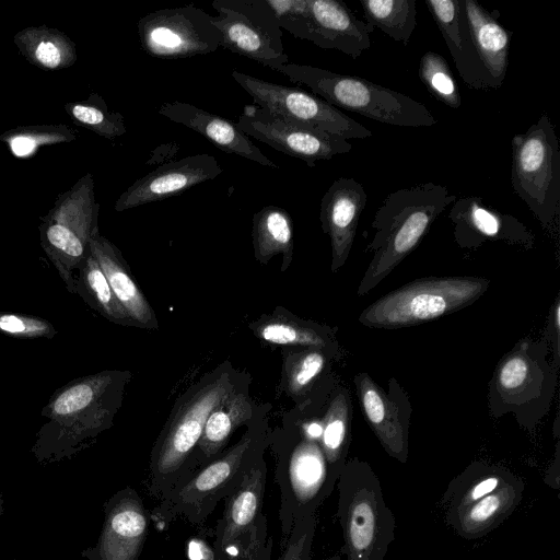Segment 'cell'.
Returning <instances> with one entry per match:
<instances>
[{"instance_id":"obj_29","label":"cell","mask_w":560,"mask_h":560,"mask_svg":"<svg viewBox=\"0 0 560 560\" xmlns=\"http://www.w3.org/2000/svg\"><path fill=\"white\" fill-rule=\"evenodd\" d=\"M98 213L94 178L91 173H86L69 190L57 197L52 208L40 220L68 228L89 245L92 236L100 232Z\"/></svg>"},{"instance_id":"obj_39","label":"cell","mask_w":560,"mask_h":560,"mask_svg":"<svg viewBox=\"0 0 560 560\" xmlns=\"http://www.w3.org/2000/svg\"><path fill=\"white\" fill-rule=\"evenodd\" d=\"M419 78L427 90L451 108L462 105L458 85L447 61L438 52L427 51L420 58Z\"/></svg>"},{"instance_id":"obj_22","label":"cell","mask_w":560,"mask_h":560,"mask_svg":"<svg viewBox=\"0 0 560 560\" xmlns=\"http://www.w3.org/2000/svg\"><path fill=\"white\" fill-rule=\"evenodd\" d=\"M450 50L456 70L469 89L490 90L467 25L460 0L424 1Z\"/></svg>"},{"instance_id":"obj_40","label":"cell","mask_w":560,"mask_h":560,"mask_svg":"<svg viewBox=\"0 0 560 560\" xmlns=\"http://www.w3.org/2000/svg\"><path fill=\"white\" fill-rule=\"evenodd\" d=\"M0 332L18 339H51L58 334V330L43 317L0 312Z\"/></svg>"},{"instance_id":"obj_38","label":"cell","mask_w":560,"mask_h":560,"mask_svg":"<svg viewBox=\"0 0 560 560\" xmlns=\"http://www.w3.org/2000/svg\"><path fill=\"white\" fill-rule=\"evenodd\" d=\"M77 132L66 125L20 126L0 135L11 153L19 159L32 158L40 147L72 142Z\"/></svg>"},{"instance_id":"obj_30","label":"cell","mask_w":560,"mask_h":560,"mask_svg":"<svg viewBox=\"0 0 560 560\" xmlns=\"http://www.w3.org/2000/svg\"><path fill=\"white\" fill-rule=\"evenodd\" d=\"M13 42L30 63L44 70L66 69L78 59L74 42L47 25L27 26L14 35Z\"/></svg>"},{"instance_id":"obj_44","label":"cell","mask_w":560,"mask_h":560,"mask_svg":"<svg viewBox=\"0 0 560 560\" xmlns=\"http://www.w3.org/2000/svg\"><path fill=\"white\" fill-rule=\"evenodd\" d=\"M187 557L190 560H215L213 548L198 537L187 541Z\"/></svg>"},{"instance_id":"obj_35","label":"cell","mask_w":560,"mask_h":560,"mask_svg":"<svg viewBox=\"0 0 560 560\" xmlns=\"http://www.w3.org/2000/svg\"><path fill=\"white\" fill-rule=\"evenodd\" d=\"M365 22L407 46L417 25L416 0H360Z\"/></svg>"},{"instance_id":"obj_46","label":"cell","mask_w":560,"mask_h":560,"mask_svg":"<svg viewBox=\"0 0 560 560\" xmlns=\"http://www.w3.org/2000/svg\"><path fill=\"white\" fill-rule=\"evenodd\" d=\"M327 560H341V559H340L339 555H335V556L328 558Z\"/></svg>"},{"instance_id":"obj_4","label":"cell","mask_w":560,"mask_h":560,"mask_svg":"<svg viewBox=\"0 0 560 560\" xmlns=\"http://www.w3.org/2000/svg\"><path fill=\"white\" fill-rule=\"evenodd\" d=\"M545 338L520 339L497 363L488 387V409L493 418L512 413L517 424L534 433L550 410L558 369L549 361Z\"/></svg>"},{"instance_id":"obj_26","label":"cell","mask_w":560,"mask_h":560,"mask_svg":"<svg viewBox=\"0 0 560 560\" xmlns=\"http://www.w3.org/2000/svg\"><path fill=\"white\" fill-rule=\"evenodd\" d=\"M252 415L253 405L247 390L234 385L206 420L196 451L195 470L220 455L231 435L248 422Z\"/></svg>"},{"instance_id":"obj_5","label":"cell","mask_w":560,"mask_h":560,"mask_svg":"<svg viewBox=\"0 0 560 560\" xmlns=\"http://www.w3.org/2000/svg\"><path fill=\"white\" fill-rule=\"evenodd\" d=\"M289 80L307 88L336 108L398 127H430L438 122L424 104L366 79L307 65L288 62L277 67Z\"/></svg>"},{"instance_id":"obj_33","label":"cell","mask_w":560,"mask_h":560,"mask_svg":"<svg viewBox=\"0 0 560 560\" xmlns=\"http://www.w3.org/2000/svg\"><path fill=\"white\" fill-rule=\"evenodd\" d=\"M40 246L62 279L67 290L75 293L78 270L90 253L71 230L57 223L40 220Z\"/></svg>"},{"instance_id":"obj_8","label":"cell","mask_w":560,"mask_h":560,"mask_svg":"<svg viewBox=\"0 0 560 560\" xmlns=\"http://www.w3.org/2000/svg\"><path fill=\"white\" fill-rule=\"evenodd\" d=\"M490 285L475 276L424 277L381 296L358 317L375 329H399L421 325L474 304Z\"/></svg>"},{"instance_id":"obj_45","label":"cell","mask_w":560,"mask_h":560,"mask_svg":"<svg viewBox=\"0 0 560 560\" xmlns=\"http://www.w3.org/2000/svg\"><path fill=\"white\" fill-rule=\"evenodd\" d=\"M4 512V508H3V495H2V492L0 490V516L3 514Z\"/></svg>"},{"instance_id":"obj_43","label":"cell","mask_w":560,"mask_h":560,"mask_svg":"<svg viewBox=\"0 0 560 560\" xmlns=\"http://www.w3.org/2000/svg\"><path fill=\"white\" fill-rule=\"evenodd\" d=\"M549 348L551 347L553 350V364L559 370L560 365V301L559 296L556 298V301L550 308V314L548 318L547 331L544 337Z\"/></svg>"},{"instance_id":"obj_31","label":"cell","mask_w":560,"mask_h":560,"mask_svg":"<svg viewBox=\"0 0 560 560\" xmlns=\"http://www.w3.org/2000/svg\"><path fill=\"white\" fill-rule=\"evenodd\" d=\"M253 246L255 258L266 265L281 254V271L293 259V224L289 212L278 206H266L253 217Z\"/></svg>"},{"instance_id":"obj_9","label":"cell","mask_w":560,"mask_h":560,"mask_svg":"<svg viewBox=\"0 0 560 560\" xmlns=\"http://www.w3.org/2000/svg\"><path fill=\"white\" fill-rule=\"evenodd\" d=\"M511 184L542 229L553 234L560 212V145L555 126L542 113L512 139Z\"/></svg>"},{"instance_id":"obj_47","label":"cell","mask_w":560,"mask_h":560,"mask_svg":"<svg viewBox=\"0 0 560 560\" xmlns=\"http://www.w3.org/2000/svg\"><path fill=\"white\" fill-rule=\"evenodd\" d=\"M13 560H18V559H13Z\"/></svg>"},{"instance_id":"obj_17","label":"cell","mask_w":560,"mask_h":560,"mask_svg":"<svg viewBox=\"0 0 560 560\" xmlns=\"http://www.w3.org/2000/svg\"><path fill=\"white\" fill-rule=\"evenodd\" d=\"M447 218L453 224L455 243L464 249H476L487 242H503L524 249L535 245V235L523 222L477 196L457 198Z\"/></svg>"},{"instance_id":"obj_11","label":"cell","mask_w":560,"mask_h":560,"mask_svg":"<svg viewBox=\"0 0 560 560\" xmlns=\"http://www.w3.org/2000/svg\"><path fill=\"white\" fill-rule=\"evenodd\" d=\"M222 47L276 70L289 62L282 31L266 0H214Z\"/></svg>"},{"instance_id":"obj_13","label":"cell","mask_w":560,"mask_h":560,"mask_svg":"<svg viewBox=\"0 0 560 560\" xmlns=\"http://www.w3.org/2000/svg\"><path fill=\"white\" fill-rule=\"evenodd\" d=\"M137 30L142 49L154 58L207 55L222 45L212 15L194 4L148 13L138 21Z\"/></svg>"},{"instance_id":"obj_24","label":"cell","mask_w":560,"mask_h":560,"mask_svg":"<svg viewBox=\"0 0 560 560\" xmlns=\"http://www.w3.org/2000/svg\"><path fill=\"white\" fill-rule=\"evenodd\" d=\"M252 329L257 338L272 345L319 349L338 362L343 358L336 328L301 319L287 310L261 316L252 325Z\"/></svg>"},{"instance_id":"obj_1","label":"cell","mask_w":560,"mask_h":560,"mask_svg":"<svg viewBox=\"0 0 560 560\" xmlns=\"http://www.w3.org/2000/svg\"><path fill=\"white\" fill-rule=\"evenodd\" d=\"M128 380V371L106 370L56 389L42 409L46 422L31 448L36 462L57 463L89 447L113 425Z\"/></svg>"},{"instance_id":"obj_12","label":"cell","mask_w":560,"mask_h":560,"mask_svg":"<svg viewBox=\"0 0 560 560\" xmlns=\"http://www.w3.org/2000/svg\"><path fill=\"white\" fill-rule=\"evenodd\" d=\"M232 78L252 96L254 105L270 114L347 141L372 136L371 130L313 93L268 82L237 70L232 71Z\"/></svg>"},{"instance_id":"obj_27","label":"cell","mask_w":560,"mask_h":560,"mask_svg":"<svg viewBox=\"0 0 560 560\" xmlns=\"http://www.w3.org/2000/svg\"><path fill=\"white\" fill-rule=\"evenodd\" d=\"M524 482L516 477L502 488L446 517L454 530L467 539L479 538L498 527L522 500Z\"/></svg>"},{"instance_id":"obj_28","label":"cell","mask_w":560,"mask_h":560,"mask_svg":"<svg viewBox=\"0 0 560 560\" xmlns=\"http://www.w3.org/2000/svg\"><path fill=\"white\" fill-rule=\"evenodd\" d=\"M352 416L350 392L346 386L337 384L330 392L322 419L323 430L319 440L327 464L329 483L332 488H335L347 462L351 442Z\"/></svg>"},{"instance_id":"obj_42","label":"cell","mask_w":560,"mask_h":560,"mask_svg":"<svg viewBox=\"0 0 560 560\" xmlns=\"http://www.w3.org/2000/svg\"><path fill=\"white\" fill-rule=\"evenodd\" d=\"M316 526V514L295 522L278 560H311Z\"/></svg>"},{"instance_id":"obj_15","label":"cell","mask_w":560,"mask_h":560,"mask_svg":"<svg viewBox=\"0 0 560 560\" xmlns=\"http://www.w3.org/2000/svg\"><path fill=\"white\" fill-rule=\"evenodd\" d=\"M353 383L365 422L384 451L405 464L409 455V430L412 418L410 398L396 377L386 389L366 372L353 376Z\"/></svg>"},{"instance_id":"obj_20","label":"cell","mask_w":560,"mask_h":560,"mask_svg":"<svg viewBox=\"0 0 560 560\" xmlns=\"http://www.w3.org/2000/svg\"><path fill=\"white\" fill-rule=\"evenodd\" d=\"M158 113L201 135L225 153L238 155L261 166L279 168L234 121L179 101L164 102Z\"/></svg>"},{"instance_id":"obj_18","label":"cell","mask_w":560,"mask_h":560,"mask_svg":"<svg viewBox=\"0 0 560 560\" xmlns=\"http://www.w3.org/2000/svg\"><path fill=\"white\" fill-rule=\"evenodd\" d=\"M215 156L196 154L171 161L132 183L116 200L117 212L180 195L222 174Z\"/></svg>"},{"instance_id":"obj_23","label":"cell","mask_w":560,"mask_h":560,"mask_svg":"<svg viewBox=\"0 0 560 560\" xmlns=\"http://www.w3.org/2000/svg\"><path fill=\"white\" fill-rule=\"evenodd\" d=\"M89 249L104 271L116 299L136 327L156 330L159 323L154 310L133 279L117 246L97 232L90 240Z\"/></svg>"},{"instance_id":"obj_16","label":"cell","mask_w":560,"mask_h":560,"mask_svg":"<svg viewBox=\"0 0 560 560\" xmlns=\"http://www.w3.org/2000/svg\"><path fill=\"white\" fill-rule=\"evenodd\" d=\"M104 523L93 547L80 555L86 560H139L144 547L150 513L139 493L126 487L103 505Z\"/></svg>"},{"instance_id":"obj_41","label":"cell","mask_w":560,"mask_h":560,"mask_svg":"<svg viewBox=\"0 0 560 560\" xmlns=\"http://www.w3.org/2000/svg\"><path fill=\"white\" fill-rule=\"evenodd\" d=\"M266 2L280 28H284L296 38L308 40L311 30L308 0H266Z\"/></svg>"},{"instance_id":"obj_25","label":"cell","mask_w":560,"mask_h":560,"mask_svg":"<svg viewBox=\"0 0 560 560\" xmlns=\"http://www.w3.org/2000/svg\"><path fill=\"white\" fill-rule=\"evenodd\" d=\"M475 49L490 89L501 88L508 71L512 32L476 0H460Z\"/></svg>"},{"instance_id":"obj_34","label":"cell","mask_w":560,"mask_h":560,"mask_svg":"<svg viewBox=\"0 0 560 560\" xmlns=\"http://www.w3.org/2000/svg\"><path fill=\"white\" fill-rule=\"evenodd\" d=\"M75 293L107 320L122 326H136L116 299L104 271L91 253L78 270Z\"/></svg>"},{"instance_id":"obj_19","label":"cell","mask_w":560,"mask_h":560,"mask_svg":"<svg viewBox=\"0 0 560 560\" xmlns=\"http://www.w3.org/2000/svg\"><path fill=\"white\" fill-rule=\"evenodd\" d=\"M366 202L368 195L363 186L352 177L337 178L320 200L319 221L323 232L330 240V269L334 273L349 258Z\"/></svg>"},{"instance_id":"obj_3","label":"cell","mask_w":560,"mask_h":560,"mask_svg":"<svg viewBox=\"0 0 560 560\" xmlns=\"http://www.w3.org/2000/svg\"><path fill=\"white\" fill-rule=\"evenodd\" d=\"M231 372L219 369L185 393L154 443L149 492L161 500L195 470V456L209 413L234 387Z\"/></svg>"},{"instance_id":"obj_36","label":"cell","mask_w":560,"mask_h":560,"mask_svg":"<svg viewBox=\"0 0 560 560\" xmlns=\"http://www.w3.org/2000/svg\"><path fill=\"white\" fill-rule=\"evenodd\" d=\"M331 355L323 350L306 348L291 353L284 363V385L295 399L306 397L315 384L330 372Z\"/></svg>"},{"instance_id":"obj_2","label":"cell","mask_w":560,"mask_h":560,"mask_svg":"<svg viewBox=\"0 0 560 560\" xmlns=\"http://www.w3.org/2000/svg\"><path fill=\"white\" fill-rule=\"evenodd\" d=\"M456 199L444 185L432 182L389 192L371 224L374 234L365 250L373 257L357 294L364 296L378 285L420 245L434 221Z\"/></svg>"},{"instance_id":"obj_37","label":"cell","mask_w":560,"mask_h":560,"mask_svg":"<svg viewBox=\"0 0 560 560\" xmlns=\"http://www.w3.org/2000/svg\"><path fill=\"white\" fill-rule=\"evenodd\" d=\"M65 110L75 125L108 140L127 132L124 116L109 110L103 97L96 93L90 94L83 101L66 103Z\"/></svg>"},{"instance_id":"obj_21","label":"cell","mask_w":560,"mask_h":560,"mask_svg":"<svg viewBox=\"0 0 560 560\" xmlns=\"http://www.w3.org/2000/svg\"><path fill=\"white\" fill-rule=\"evenodd\" d=\"M310 38L319 48L339 50L352 59L370 48L374 28L359 20L343 1L308 0Z\"/></svg>"},{"instance_id":"obj_7","label":"cell","mask_w":560,"mask_h":560,"mask_svg":"<svg viewBox=\"0 0 560 560\" xmlns=\"http://www.w3.org/2000/svg\"><path fill=\"white\" fill-rule=\"evenodd\" d=\"M265 446L264 434L249 429L237 443L162 498L153 516L164 523L183 518L192 526H202L218 503L241 485L245 474L262 457Z\"/></svg>"},{"instance_id":"obj_14","label":"cell","mask_w":560,"mask_h":560,"mask_svg":"<svg viewBox=\"0 0 560 560\" xmlns=\"http://www.w3.org/2000/svg\"><path fill=\"white\" fill-rule=\"evenodd\" d=\"M236 125L249 138L300 159L310 167L315 166L316 161L330 160L352 149L347 140L287 120L256 105L246 106Z\"/></svg>"},{"instance_id":"obj_10","label":"cell","mask_w":560,"mask_h":560,"mask_svg":"<svg viewBox=\"0 0 560 560\" xmlns=\"http://www.w3.org/2000/svg\"><path fill=\"white\" fill-rule=\"evenodd\" d=\"M266 483L267 464L260 457L224 499L214 528L215 560H271L273 539L262 512Z\"/></svg>"},{"instance_id":"obj_6","label":"cell","mask_w":560,"mask_h":560,"mask_svg":"<svg viewBox=\"0 0 560 560\" xmlns=\"http://www.w3.org/2000/svg\"><path fill=\"white\" fill-rule=\"evenodd\" d=\"M336 485L346 560H385L396 521L377 475L369 463L353 457L345 463Z\"/></svg>"},{"instance_id":"obj_32","label":"cell","mask_w":560,"mask_h":560,"mask_svg":"<svg viewBox=\"0 0 560 560\" xmlns=\"http://www.w3.org/2000/svg\"><path fill=\"white\" fill-rule=\"evenodd\" d=\"M515 478L514 474L501 466L482 462L471 463L453 479L443 495L446 517L471 505Z\"/></svg>"}]
</instances>
